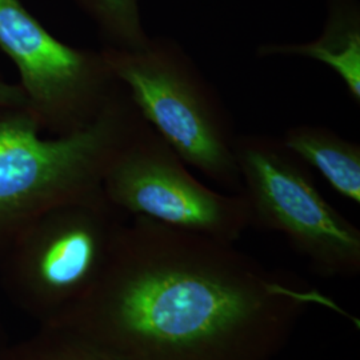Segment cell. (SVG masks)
Returning <instances> with one entry per match:
<instances>
[{
  "label": "cell",
  "instance_id": "8",
  "mask_svg": "<svg viewBox=\"0 0 360 360\" xmlns=\"http://www.w3.org/2000/svg\"><path fill=\"white\" fill-rule=\"evenodd\" d=\"M257 58H307L330 67L360 104V6L358 0H328L322 34L309 43H267Z\"/></svg>",
  "mask_w": 360,
  "mask_h": 360
},
{
  "label": "cell",
  "instance_id": "9",
  "mask_svg": "<svg viewBox=\"0 0 360 360\" xmlns=\"http://www.w3.org/2000/svg\"><path fill=\"white\" fill-rule=\"evenodd\" d=\"M284 147L315 168L340 196L360 205V144L316 124H297L284 132Z\"/></svg>",
  "mask_w": 360,
  "mask_h": 360
},
{
  "label": "cell",
  "instance_id": "4",
  "mask_svg": "<svg viewBox=\"0 0 360 360\" xmlns=\"http://www.w3.org/2000/svg\"><path fill=\"white\" fill-rule=\"evenodd\" d=\"M105 196L56 207L6 250L1 285L18 309L50 324L101 279L122 224Z\"/></svg>",
  "mask_w": 360,
  "mask_h": 360
},
{
  "label": "cell",
  "instance_id": "12",
  "mask_svg": "<svg viewBox=\"0 0 360 360\" xmlns=\"http://www.w3.org/2000/svg\"><path fill=\"white\" fill-rule=\"evenodd\" d=\"M27 105L25 92L18 84L0 79V110H20Z\"/></svg>",
  "mask_w": 360,
  "mask_h": 360
},
{
  "label": "cell",
  "instance_id": "11",
  "mask_svg": "<svg viewBox=\"0 0 360 360\" xmlns=\"http://www.w3.org/2000/svg\"><path fill=\"white\" fill-rule=\"evenodd\" d=\"M99 27L107 49L132 51L144 47L150 35L143 26L139 0H77Z\"/></svg>",
  "mask_w": 360,
  "mask_h": 360
},
{
  "label": "cell",
  "instance_id": "1",
  "mask_svg": "<svg viewBox=\"0 0 360 360\" xmlns=\"http://www.w3.org/2000/svg\"><path fill=\"white\" fill-rule=\"evenodd\" d=\"M315 306L346 314L232 243L132 217L101 279L50 324L111 360H275Z\"/></svg>",
  "mask_w": 360,
  "mask_h": 360
},
{
  "label": "cell",
  "instance_id": "7",
  "mask_svg": "<svg viewBox=\"0 0 360 360\" xmlns=\"http://www.w3.org/2000/svg\"><path fill=\"white\" fill-rule=\"evenodd\" d=\"M0 50L19 72L31 112L62 134L90 123L119 89L103 52L55 38L20 0H0Z\"/></svg>",
  "mask_w": 360,
  "mask_h": 360
},
{
  "label": "cell",
  "instance_id": "2",
  "mask_svg": "<svg viewBox=\"0 0 360 360\" xmlns=\"http://www.w3.org/2000/svg\"><path fill=\"white\" fill-rule=\"evenodd\" d=\"M143 117L119 86L90 123L56 139L32 112L0 117V251L52 208L104 196V174Z\"/></svg>",
  "mask_w": 360,
  "mask_h": 360
},
{
  "label": "cell",
  "instance_id": "3",
  "mask_svg": "<svg viewBox=\"0 0 360 360\" xmlns=\"http://www.w3.org/2000/svg\"><path fill=\"white\" fill-rule=\"evenodd\" d=\"M102 52L143 120L180 159L219 186L240 193L231 116L184 47L175 39L156 37L139 50Z\"/></svg>",
  "mask_w": 360,
  "mask_h": 360
},
{
  "label": "cell",
  "instance_id": "10",
  "mask_svg": "<svg viewBox=\"0 0 360 360\" xmlns=\"http://www.w3.org/2000/svg\"><path fill=\"white\" fill-rule=\"evenodd\" d=\"M11 360H111L83 335L59 324H40L22 342L11 345Z\"/></svg>",
  "mask_w": 360,
  "mask_h": 360
},
{
  "label": "cell",
  "instance_id": "13",
  "mask_svg": "<svg viewBox=\"0 0 360 360\" xmlns=\"http://www.w3.org/2000/svg\"><path fill=\"white\" fill-rule=\"evenodd\" d=\"M0 360H11V345L0 331Z\"/></svg>",
  "mask_w": 360,
  "mask_h": 360
},
{
  "label": "cell",
  "instance_id": "6",
  "mask_svg": "<svg viewBox=\"0 0 360 360\" xmlns=\"http://www.w3.org/2000/svg\"><path fill=\"white\" fill-rule=\"evenodd\" d=\"M102 188L119 211L232 245L251 227L243 193L208 188L144 120L112 159Z\"/></svg>",
  "mask_w": 360,
  "mask_h": 360
},
{
  "label": "cell",
  "instance_id": "5",
  "mask_svg": "<svg viewBox=\"0 0 360 360\" xmlns=\"http://www.w3.org/2000/svg\"><path fill=\"white\" fill-rule=\"evenodd\" d=\"M235 158L251 227L278 232L323 278L360 274V230L331 206L281 139L238 135Z\"/></svg>",
  "mask_w": 360,
  "mask_h": 360
}]
</instances>
